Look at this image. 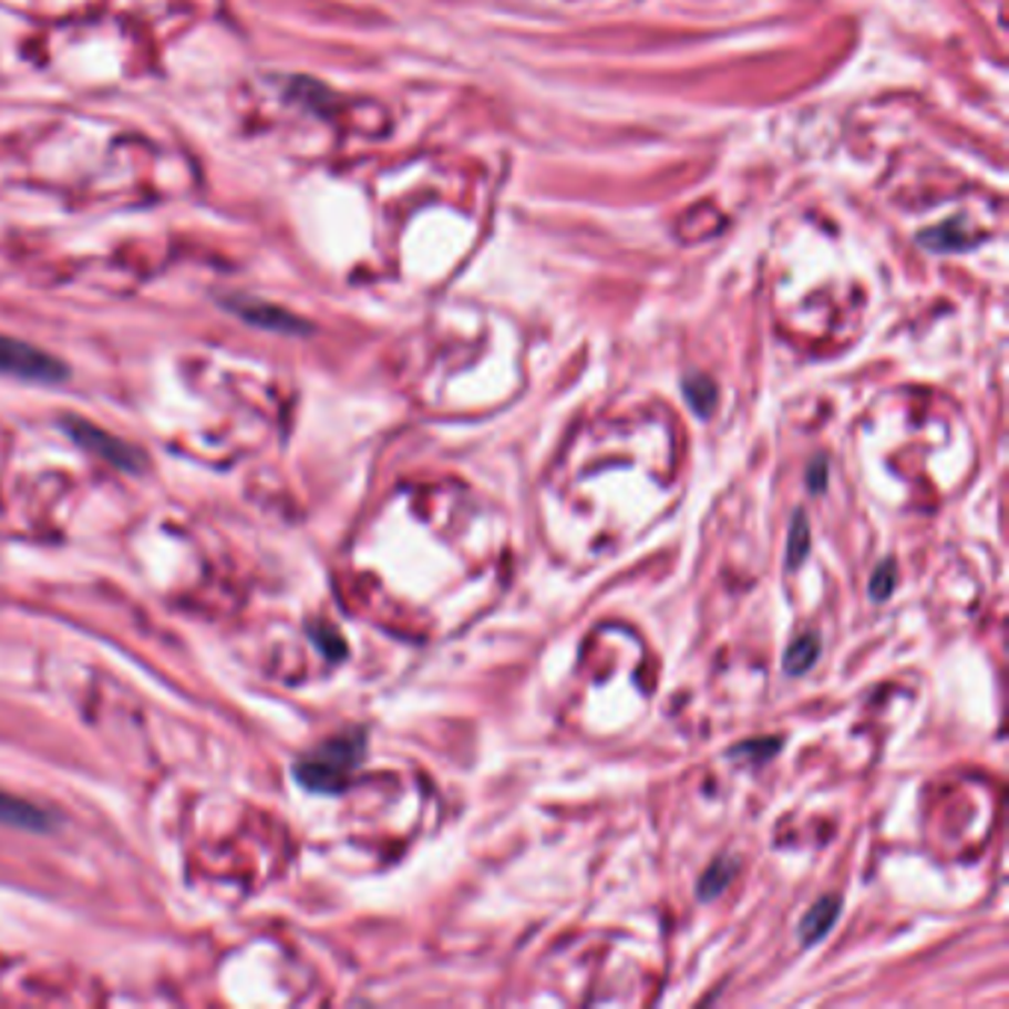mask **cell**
Returning <instances> with one entry per match:
<instances>
[{"label": "cell", "mask_w": 1009, "mask_h": 1009, "mask_svg": "<svg viewBox=\"0 0 1009 1009\" xmlns=\"http://www.w3.org/2000/svg\"><path fill=\"white\" fill-rule=\"evenodd\" d=\"M223 306L237 315L240 320H246L249 326H258V329H267V332H281V334H299L308 332L306 320H299L297 315H290L285 308L272 306V302H264V299H253V297H226L223 299Z\"/></svg>", "instance_id": "cell-4"}, {"label": "cell", "mask_w": 1009, "mask_h": 1009, "mask_svg": "<svg viewBox=\"0 0 1009 1009\" xmlns=\"http://www.w3.org/2000/svg\"><path fill=\"white\" fill-rule=\"evenodd\" d=\"M782 740L779 738H761V740H749V743H740V747L731 749V758H749V761H766V758L775 755V749H779Z\"/></svg>", "instance_id": "cell-11"}, {"label": "cell", "mask_w": 1009, "mask_h": 1009, "mask_svg": "<svg viewBox=\"0 0 1009 1009\" xmlns=\"http://www.w3.org/2000/svg\"><path fill=\"white\" fill-rule=\"evenodd\" d=\"M0 826L24 832H51L56 826L54 814L30 800H19L16 793L0 791Z\"/></svg>", "instance_id": "cell-5"}, {"label": "cell", "mask_w": 1009, "mask_h": 1009, "mask_svg": "<svg viewBox=\"0 0 1009 1009\" xmlns=\"http://www.w3.org/2000/svg\"><path fill=\"white\" fill-rule=\"evenodd\" d=\"M734 874H738V862H734V858H717V862L704 871L702 879H699V897H702V900L720 897V894L725 892V885L734 879Z\"/></svg>", "instance_id": "cell-8"}, {"label": "cell", "mask_w": 1009, "mask_h": 1009, "mask_svg": "<svg viewBox=\"0 0 1009 1009\" xmlns=\"http://www.w3.org/2000/svg\"><path fill=\"white\" fill-rule=\"evenodd\" d=\"M821 655V640L817 634H802L791 642V649L784 655V672L787 676H802L814 667V660Z\"/></svg>", "instance_id": "cell-7"}, {"label": "cell", "mask_w": 1009, "mask_h": 1009, "mask_svg": "<svg viewBox=\"0 0 1009 1009\" xmlns=\"http://www.w3.org/2000/svg\"><path fill=\"white\" fill-rule=\"evenodd\" d=\"M63 430L72 435L74 442L81 444V447H86V451L95 453V456H101V460L110 462V465H116V469H122V471L143 469V460H145L143 453L136 451V447H131L127 442H122V439H116V435H110L107 430H101V426L90 424L86 418L69 415L63 421Z\"/></svg>", "instance_id": "cell-3"}, {"label": "cell", "mask_w": 1009, "mask_h": 1009, "mask_svg": "<svg viewBox=\"0 0 1009 1009\" xmlns=\"http://www.w3.org/2000/svg\"><path fill=\"white\" fill-rule=\"evenodd\" d=\"M812 545V531H809V518L805 513H796L791 522V536H787V566H800Z\"/></svg>", "instance_id": "cell-9"}, {"label": "cell", "mask_w": 1009, "mask_h": 1009, "mask_svg": "<svg viewBox=\"0 0 1009 1009\" xmlns=\"http://www.w3.org/2000/svg\"><path fill=\"white\" fill-rule=\"evenodd\" d=\"M894 589V563H883V566L874 572V580H871V595H874L876 601H883L888 598Z\"/></svg>", "instance_id": "cell-12"}, {"label": "cell", "mask_w": 1009, "mask_h": 1009, "mask_svg": "<svg viewBox=\"0 0 1009 1009\" xmlns=\"http://www.w3.org/2000/svg\"><path fill=\"white\" fill-rule=\"evenodd\" d=\"M0 373L21 379V382H37V385H56L69 379L65 361L39 350L37 343L19 341L12 334H0Z\"/></svg>", "instance_id": "cell-2"}, {"label": "cell", "mask_w": 1009, "mask_h": 1009, "mask_svg": "<svg viewBox=\"0 0 1009 1009\" xmlns=\"http://www.w3.org/2000/svg\"><path fill=\"white\" fill-rule=\"evenodd\" d=\"M361 758H364V734L347 731L311 749L306 758H299L294 775L311 793H341L350 784Z\"/></svg>", "instance_id": "cell-1"}, {"label": "cell", "mask_w": 1009, "mask_h": 1009, "mask_svg": "<svg viewBox=\"0 0 1009 1009\" xmlns=\"http://www.w3.org/2000/svg\"><path fill=\"white\" fill-rule=\"evenodd\" d=\"M841 915V897L830 894V897H821V900L814 903L809 915L802 918L800 924V938L802 945H817L832 927H835V920Z\"/></svg>", "instance_id": "cell-6"}, {"label": "cell", "mask_w": 1009, "mask_h": 1009, "mask_svg": "<svg viewBox=\"0 0 1009 1009\" xmlns=\"http://www.w3.org/2000/svg\"><path fill=\"white\" fill-rule=\"evenodd\" d=\"M684 394L687 400H690V406H693L699 415H711L713 403H717V388H713L711 379L690 377L684 382Z\"/></svg>", "instance_id": "cell-10"}, {"label": "cell", "mask_w": 1009, "mask_h": 1009, "mask_svg": "<svg viewBox=\"0 0 1009 1009\" xmlns=\"http://www.w3.org/2000/svg\"><path fill=\"white\" fill-rule=\"evenodd\" d=\"M826 471H830L826 460L812 462V471H809V488H812V492H823V488H826Z\"/></svg>", "instance_id": "cell-13"}]
</instances>
